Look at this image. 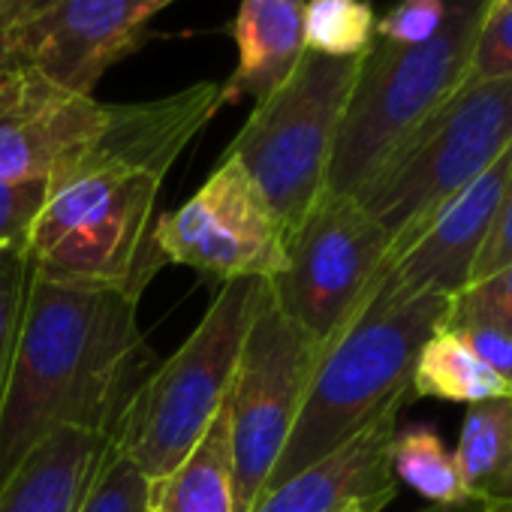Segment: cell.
<instances>
[{
	"label": "cell",
	"mask_w": 512,
	"mask_h": 512,
	"mask_svg": "<svg viewBox=\"0 0 512 512\" xmlns=\"http://www.w3.org/2000/svg\"><path fill=\"white\" fill-rule=\"evenodd\" d=\"M136 299L31 275L22 329L0 395V488L55 431L112 437L154 371Z\"/></svg>",
	"instance_id": "cell-1"
},
{
	"label": "cell",
	"mask_w": 512,
	"mask_h": 512,
	"mask_svg": "<svg viewBox=\"0 0 512 512\" xmlns=\"http://www.w3.org/2000/svg\"><path fill=\"white\" fill-rule=\"evenodd\" d=\"M163 178L115 163H64L22 238L31 275L70 287L112 290L139 302L166 266L154 244Z\"/></svg>",
	"instance_id": "cell-2"
},
{
	"label": "cell",
	"mask_w": 512,
	"mask_h": 512,
	"mask_svg": "<svg viewBox=\"0 0 512 512\" xmlns=\"http://www.w3.org/2000/svg\"><path fill=\"white\" fill-rule=\"evenodd\" d=\"M446 311L449 299L443 296L389 299L371 287L362 308L326 347L263 491L317 464L395 398L410 395L416 359L443 326Z\"/></svg>",
	"instance_id": "cell-3"
},
{
	"label": "cell",
	"mask_w": 512,
	"mask_h": 512,
	"mask_svg": "<svg viewBox=\"0 0 512 512\" xmlns=\"http://www.w3.org/2000/svg\"><path fill=\"white\" fill-rule=\"evenodd\" d=\"M488 10L491 0H449L443 25L428 40L389 43L374 37L338 130L329 193L356 196L401 139L470 82L473 46Z\"/></svg>",
	"instance_id": "cell-4"
},
{
	"label": "cell",
	"mask_w": 512,
	"mask_h": 512,
	"mask_svg": "<svg viewBox=\"0 0 512 512\" xmlns=\"http://www.w3.org/2000/svg\"><path fill=\"white\" fill-rule=\"evenodd\" d=\"M509 148L512 79L467 82L410 130L356 193L392 238L389 260L407 250L428 220Z\"/></svg>",
	"instance_id": "cell-5"
},
{
	"label": "cell",
	"mask_w": 512,
	"mask_h": 512,
	"mask_svg": "<svg viewBox=\"0 0 512 512\" xmlns=\"http://www.w3.org/2000/svg\"><path fill=\"white\" fill-rule=\"evenodd\" d=\"M266 290L260 278L223 284L190 338L139 386L112 437L148 482L166 479L220 413Z\"/></svg>",
	"instance_id": "cell-6"
},
{
	"label": "cell",
	"mask_w": 512,
	"mask_h": 512,
	"mask_svg": "<svg viewBox=\"0 0 512 512\" xmlns=\"http://www.w3.org/2000/svg\"><path fill=\"white\" fill-rule=\"evenodd\" d=\"M362 67L359 58L305 52L296 70L263 100L226 148V157L263 190L293 232L326 193L338 130Z\"/></svg>",
	"instance_id": "cell-7"
},
{
	"label": "cell",
	"mask_w": 512,
	"mask_h": 512,
	"mask_svg": "<svg viewBox=\"0 0 512 512\" xmlns=\"http://www.w3.org/2000/svg\"><path fill=\"white\" fill-rule=\"evenodd\" d=\"M326 344L296 326L266 290L226 395L235 512H250L293 431Z\"/></svg>",
	"instance_id": "cell-8"
},
{
	"label": "cell",
	"mask_w": 512,
	"mask_h": 512,
	"mask_svg": "<svg viewBox=\"0 0 512 512\" xmlns=\"http://www.w3.org/2000/svg\"><path fill=\"white\" fill-rule=\"evenodd\" d=\"M392 238L356 196L323 193L287 238V263L269 281L278 308L332 344L371 293Z\"/></svg>",
	"instance_id": "cell-9"
},
{
	"label": "cell",
	"mask_w": 512,
	"mask_h": 512,
	"mask_svg": "<svg viewBox=\"0 0 512 512\" xmlns=\"http://www.w3.org/2000/svg\"><path fill=\"white\" fill-rule=\"evenodd\" d=\"M287 226L241 169L226 157L175 211L154 220V244L172 266H187L220 287L241 278L272 281L287 263Z\"/></svg>",
	"instance_id": "cell-10"
},
{
	"label": "cell",
	"mask_w": 512,
	"mask_h": 512,
	"mask_svg": "<svg viewBox=\"0 0 512 512\" xmlns=\"http://www.w3.org/2000/svg\"><path fill=\"white\" fill-rule=\"evenodd\" d=\"M169 4L175 0H46L16 31V70L31 67L94 97L97 82L145 43L148 22Z\"/></svg>",
	"instance_id": "cell-11"
},
{
	"label": "cell",
	"mask_w": 512,
	"mask_h": 512,
	"mask_svg": "<svg viewBox=\"0 0 512 512\" xmlns=\"http://www.w3.org/2000/svg\"><path fill=\"white\" fill-rule=\"evenodd\" d=\"M109 103L22 67L0 79V184H37L106 121Z\"/></svg>",
	"instance_id": "cell-12"
},
{
	"label": "cell",
	"mask_w": 512,
	"mask_h": 512,
	"mask_svg": "<svg viewBox=\"0 0 512 512\" xmlns=\"http://www.w3.org/2000/svg\"><path fill=\"white\" fill-rule=\"evenodd\" d=\"M509 163L512 148L497 163H491L473 184H467L455 199H449L407 250L392 256L380 269L374 287L389 299H452L467 290L509 175Z\"/></svg>",
	"instance_id": "cell-13"
},
{
	"label": "cell",
	"mask_w": 512,
	"mask_h": 512,
	"mask_svg": "<svg viewBox=\"0 0 512 512\" xmlns=\"http://www.w3.org/2000/svg\"><path fill=\"white\" fill-rule=\"evenodd\" d=\"M407 398L410 395L395 398L359 434L317 464L299 470L278 488L263 491L250 512H341L362 500L395 494L392 443Z\"/></svg>",
	"instance_id": "cell-14"
},
{
	"label": "cell",
	"mask_w": 512,
	"mask_h": 512,
	"mask_svg": "<svg viewBox=\"0 0 512 512\" xmlns=\"http://www.w3.org/2000/svg\"><path fill=\"white\" fill-rule=\"evenodd\" d=\"M238 64L220 85L223 106L244 97L263 100L302 61L305 49V0H238L229 25Z\"/></svg>",
	"instance_id": "cell-15"
},
{
	"label": "cell",
	"mask_w": 512,
	"mask_h": 512,
	"mask_svg": "<svg viewBox=\"0 0 512 512\" xmlns=\"http://www.w3.org/2000/svg\"><path fill=\"white\" fill-rule=\"evenodd\" d=\"M109 437L64 428L43 440L0 488V512H76L103 461Z\"/></svg>",
	"instance_id": "cell-16"
},
{
	"label": "cell",
	"mask_w": 512,
	"mask_h": 512,
	"mask_svg": "<svg viewBox=\"0 0 512 512\" xmlns=\"http://www.w3.org/2000/svg\"><path fill=\"white\" fill-rule=\"evenodd\" d=\"M151 512H235L226 401L193 452L166 479L151 482Z\"/></svg>",
	"instance_id": "cell-17"
},
{
	"label": "cell",
	"mask_w": 512,
	"mask_h": 512,
	"mask_svg": "<svg viewBox=\"0 0 512 512\" xmlns=\"http://www.w3.org/2000/svg\"><path fill=\"white\" fill-rule=\"evenodd\" d=\"M455 461L473 500L512 503V395L467 404Z\"/></svg>",
	"instance_id": "cell-18"
},
{
	"label": "cell",
	"mask_w": 512,
	"mask_h": 512,
	"mask_svg": "<svg viewBox=\"0 0 512 512\" xmlns=\"http://www.w3.org/2000/svg\"><path fill=\"white\" fill-rule=\"evenodd\" d=\"M410 395L440 398L458 404H476L485 398L512 395L509 386L488 371V365L467 347V341L452 329H437L413 368Z\"/></svg>",
	"instance_id": "cell-19"
},
{
	"label": "cell",
	"mask_w": 512,
	"mask_h": 512,
	"mask_svg": "<svg viewBox=\"0 0 512 512\" xmlns=\"http://www.w3.org/2000/svg\"><path fill=\"white\" fill-rule=\"evenodd\" d=\"M392 473L431 503L473 500L464 488L455 452L446 449V443L431 425H407L395 431Z\"/></svg>",
	"instance_id": "cell-20"
},
{
	"label": "cell",
	"mask_w": 512,
	"mask_h": 512,
	"mask_svg": "<svg viewBox=\"0 0 512 512\" xmlns=\"http://www.w3.org/2000/svg\"><path fill=\"white\" fill-rule=\"evenodd\" d=\"M377 16L368 0H305V49L359 58L371 49Z\"/></svg>",
	"instance_id": "cell-21"
},
{
	"label": "cell",
	"mask_w": 512,
	"mask_h": 512,
	"mask_svg": "<svg viewBox=\"0 0 512 512\" xmlns=\"http://www.w3.org/2000/svg\"><path fill=\"white\" fill-rule=\"evenodd\" d=\"M76 512H151V482L109 437L103 461Z\"/></svg>",
	"instance_id": "cell-22"
},
{
	"label": "cell",
	"mask_w": 512,
	"mask_h": 512,
	"mask_svg": "<svg viewBox=\"0 0 512 512\" xmlns=\"http://www.w3.org/2000/svg\"><path fill=\"white\" fill-rule=\"evenodd\" d=\"M28 287H31V263L25 256L22 241H16L0 250V395H4V383L16 353Z\"/></svg>",
	"instance_id": "cell-23"
},
{
	"label": "cell",
	"mask_w": 512,
	"mask_h": 512,
	"mask_svg": "<svg viewBox=\"0 0 512 512\" xmlns=\"http://www.w3.org/2000/svg\"><path fill=\"white\" fill-rule=\"evenodd\" d=\"M494 326L512 338V266L494 272L491 278H482L449 299V311L443 326Z\"/></svg>",
	"instance_id": "cell-24"
},
{
	"label": "cell",
	"mask_w": 512,
	"mask_h": 512,
	"mask_svg": "<svg viewBox=\"0 0 512 512\" xmlns=\"http://www.w3.org/2000/svg\"><path fill=\"white\" fill-rule=\"evenodd\" d=\"M488 79H512V4L494 0L482 19L470 61V82Z\"/></svg>",
	"instance_id": "cell-25"
},
{
	"label": "cell",
	"mask_w": 512,
	"mask_h": 512,
	"mask_svg": "<svg viewBox=\"0 0 512 512\" xmlns=\"http://www.w3.org/2000/svg\"><path fill=\"white\" fill-rule=\"evenodd\" d=\"M506 266H512V163H509V175H506V184H503V193H500L488 238H485V244L479 250L476 266H473L470 284H476L482 278H491L494 272H500Z\"/></svg>",
	"instance_id": "cell-26"
},
{
	"label": "cell",
	"mask_w": 512,
	"mask_h": 512,
	"mask_svg": "<svg viewBox=\"0 0 512 512\" xmlns=\"http://www.w3.org/2000/svg\"><path fill=\"white\" fill-rule=\"evenodd\" d=\"M46 199V184H0V241H22L31 229L40 205Z\"/></svg>",
	"instance_id": "cell-27"
},
{
	"label": "cell",
	"mask_w": 512,
	"mask_h": 512,
	"mask_svg": "<svg viewBox=\"0 0 512 512\" xmlns=\"http://www.w3.org/2000/svg\"><path fill=\"white\" fill-rule=\"evenodd\" d=\"M452 332H458L467 341V347L488 365V371L494 377H500L512 392V338L506 332L494 329V326H479V323L455 326Z\"/></svg>",
	"instance_id": "cell-28"
},
{
	"label": "cell",
	"mask_w": 512,
	"mask_h": 512,
	"mask_svg": "<svg viewBox=\"0 0 512 512\" xmlns=\"http://www.w3.org/2000/svg\"><path fill=\"white\" fill-rule=\"evenodd\" d=\"M34 0H0V79L16 70L13 43L22 19L31 13Z\"/></svg>",
	"instance_id": "cell-29"
},
{
	"label": "cell",
	"mask_w": 512,
	"mask_h": 512,
	"mask_svg": "<svg viewBox=\"0 0 512 512\" xmlns=\"http://www.w3.org/2000/svg\"><path fill=\"white\" fill-rule=\"evenodd\" d=\"M422 512H512V503L497 500H464V503H431Z\"/></svg>",
	"instance_id": "cell-30"
},
{
	"label": "cell",
	"mask_w": 512,
	"mask_h": 512,
	"mask_svg": "<svg viewBox=\"0 0 512 512\" xmlns=\"http://www.w3.org/2000/svg\"><path fill=\"white\" fill-rule=\"evenodd\" d=\"M395 500V494H383V497H371V500H362L356 506H347L341 512H383V506H389Z\"/></svg>",
	"instance_id": "cell-31"
},
{
	"label": "cell",
	"mask_w": 512,
	"mask_h": 512,
	"mask_svg": "<svg viewBox=\"0 0 512 512\" xmlns=\"http://www.w3.org/2000/svg\"><path fill=\"white\" fill-rule=\"evenodd\" d=\"M43 4H46V0H34V7H31V13H34V10H40Z\"/></svg>",
	"instance_id": "cell-32"
},
{
	"label": "cell",
	"mask_w": 512,
	"mask_h": 512,
	"mask_svg": "<svg viewBox=\"0 0 512 512\" xmlns=\"http://www.w3.org/2000/svg\"><path fill=\"white\" fill-rule=\"evenodd\" d=\"M10 244H16V241H0V250H4V247H10Z\"/></svg>",
	"instance_id": "cell-33"
},
{
	"label": "cell",
	"mask_w": 512,
	"mask_h": 512,
	"mask_svg": "<svg viewBox=\"0 0 512 512\" xmlns=\"http://www.w3.org/2000/svg\"><path fill=\"white\" fill-rule=\"evenodd\" d=\"M494 4H512V0H494Z\"/></svg>",
	"instance_id": "cell-34"
}]
</instances>
